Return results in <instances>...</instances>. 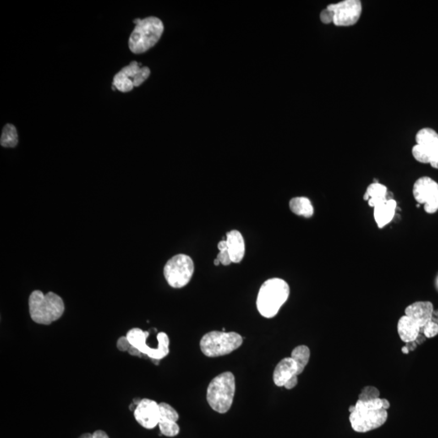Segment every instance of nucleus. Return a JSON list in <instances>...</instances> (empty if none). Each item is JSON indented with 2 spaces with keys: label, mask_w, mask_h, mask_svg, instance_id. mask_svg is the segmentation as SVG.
I'll return each instance as SVG.
<instances>
[{
  "label": "nucleus",
  "mask_w": 438,
  "mask_h": 438,
  "mask_svg": "<svg viewBox=\"0 0 438 438\" xmlns=\"http://www.w3.org/2000/svg\"><path fill=\"white\" fill-rule=\"evenodd\" d=\"M297 384H298V376H295V377H293L292 379H290V380L286 383L284 387L286 388L287 390H292L293 388L296 387Z\"/></svg>",
  "instance_id": "nucleus-28"
},
{
  "label": "nucleus",
  "mask_w": 438,
  "mask_h": 438,
  "mask_svg": "<svg viewBox=\"0 0 438 438\" xmlns=\"http://www.w3.org/2000/svg\"><path fill=\"white\" fill-rule=\"evenodd\" d=\"M295 376L298 375V367L292 357L282 359L275 367L273 379L279 387H284L286 383Z\"/></svg>",
  "instance_id": "nucleus-15"
},
{
  "label": "nucleus",
  "mask_w": 438,
  "mask_h": 438,
  "mask_svg": "<svg viewBox=\"0 0 438 438\" xmlns=\"http://www.w3.org/2000/svg\"><path fill=\"white\" fill-rule=\"evenodd\" d=\"M412 154L413 158L417 161H419L420 163L429 164V157L419 145L416 144L414 146L412 147Z\"/></svg>",
  "instance_id": "nucleus-24"
},
{
  "label": "nucleus",
  "mask_w": 438,
  "mask_h": 438,
  "mask_svg": "<svg viewBox=\"0 0 438 438\" xmlns=\"http://www.w3.org/2000/svg\"><path fill=\"white\" fill-rule=\"evenodd\" d=\"M93 438H110V437L103 430H96L93 434Z\"/></svg>",
  "instance_id": "nucleus-29"
},
{
  "label": "nucleus",
  "mask_w": 438,
  "mask_h": 438,
  "mask_svg": "<svg viewBox=\"0 0 438 438\" xmlns=\"http://www.w3.org/2000/svg\"><path fill=\"white\" fill-rule=\"evenodd\" d=\"M433 303L429 301H417L407 306L404 315L412 318L422 328L430 321L434 313Z\"/></svg>",
  "instance_id": "nucleus-14"
},
{
  "label": "nucleus",
  "mask_w": 438,
  "mask_h": 438,
  "mask_svg": "<svg viewBox=\"0 0 438 438\" xmlns=\"http://www.w3.org/2000/svg\"><path fill=\"white\" fill-rule=\"evenodd\" d=\"M160 417L159 427L161 434L168 438H174L179 434L180 428L177 424L179 416L178 412L171 405L166 402L159 403Z\"/></svg>",
  "instance_id": "nucleus-13"
},
{
  "label": "nucleus",
  "mask_w": 438,
  "mask_h": 438,
  "mask_svg": "<svg viewBox=\"0 0 438 438\" xmlns=\"http://www.w3.org/2000/svg\"><path fill=\"white\" fill-rule=\"evenodd\" d=\"M431 320L438 324V310L434 309V313H433V316H432Z\"/></svg>",
  "instance_id": "nucleus-32"
},
{
  "label": "nucleus",
  "mask_w": 438,
  "mask_h": 438,
  "mask_svg": "<svg viewBox=\"0 0 438 438\" xmlns=\"http://www.w3.org/2000/svg\"><path fill=\"white\" fill-rule=\"evenodd\" d=\"M380 397V391L378 388L372 385H368L363 388L361 392L359 393L358 400L360 401H369V400L377 399Z\"/></svg>",
  "instance_id": "nucleus-23"
},
{
  "label": "nucleus",
  "mask_w": 438,
  "mask_h": 438,
  "mask_svg": "<svg viewBox=\"0 0 438 438\" xmlns=\"http://www.w3.org/2000/svg\"><path fill=\"white\" fill-rule=\"evenodd\" d=\"M310 350L305 345H300L294 348L291 357L298 367V375L303 373L310 359Z\"/></svg>",
  "instance_id": "nucleus-21"
},
{
  "label": "nucleus",
  "mask_w": 438,
  "mask_h": 438,
  "mask_svg": "<svg viewBox=\"0 0 438 438\" xmlns=\"http://www.w3.org/2000/svg\"><path fill=\"white\" fill-rule=\"evenodd\" d=\"M133 415L140 426L146 429H154L159 425V403L149 398L140 399L137 402Z\"/></svg>",
  "instance_id": "nucleus-12"
},
{
  "label": "nucleus",
  "mask_w": 438,
  "mask_h": 438,
  "mask_svg": "<svg viewBox=\"0 0 438 438\" xmlns=\"http://www.w3.org/2000/svg\"><path fill=\"white\" fill-rule=\"evenodd\" d=\"M78 438H93V434H89V433H86V434H83L80 435Z\"/></svg>",
  "instance_id": "nucleus-33"
},
{
  "label": "nucleus",
  "mask_w": 438,
  "mask_h": 438,
  "mask_svg": "<svg viewBox=\"0 0 438 438\" xmlns=\"http://www.w3.org/2000/svg\"><path fill=\"white\" fill-rule=\"evenodd\" d=\"M194 273V263L189 256H174L164 267V277L173 288H182L188 284Z\"/></svg>",
  "instance_id": "nucleus-9"
},
{
  "label": "nucleus",
  "mask_w": 438,
  "mask_h": 438,
  "mask_svg": "<svg viewBox=\"0 0 438 438\" xmlns=\"http://www.w3.org/2000/svg\"><path fill=\"white\" fill-rule=\"evenodd\" d=\"M217 259L223 265H229L232 263L228 250L220 251L218 254Z\"/></svg>",
  "instance_id": "nucleus-27"
},
{
  "label": "nucleus",
  "mask_w": 438,
  "mask_h": 438,
  "mask_svg": "<svg viewBox=\"0 0 438 438\" xmlns=\"http://www.w3.org/2000/svg\"><path fill=\"white\" fill-rule=\"evenodd\" d=\"M218 248H219V251L227 250V243H226V239L220 241L218 243Z\"/></svg>",
  "instance_id": "nucleus-30"
},
{
  "label": "nucleus",
  "mask_w": 438,
  "mask_h": 438,
  "mask_svg": "<svg viewBox=\"0 0 438 438\" xmlns=\"http://www.w3.org/2000/svg\"><path fill=\"white\" fill-rule=\"evenodd\" d=\"M415 200L424 205L429 215L438 211V183L429 176H423L415 182L412 189Z\"/></svg>",
  "instance_id": "nucleus-11"
},
{
  "label": "nucleus",
  "mask_w": 438,
  "mask_h": 438,
  "mask_svg": "<svg viewBox=\"0 0 438 438\" xmlns=\"http://www.w3.org/2000/svg\"><path fill=\"white\" fill-rule=\"evenodd\" d=\"M214 263H215V265H220V264H221V263H220V261H219V260H218L217 258H216V259H215V261H214Z\"/></svg>",
  "instance_id": "nucleus-35"
},
{
  "label": "nucleus",
  "mask_w": 438,
  "mask_h": 438,
  "mask_svg": "<svg viewBox=\"0 0 438 438\" xmlns=\"http://www.w3.org/2000/svg\"><path fill=\"white\" fill-rule=\"evenodd\" d=\"M390 403L385 398L369 401L357 400L349 407V420L352 429L357 433L365 434L382 426L388 419Z\"/></svg>",
  "instance_id": "nucleus-1"
},
{
  "label": "nucleus",
  "mask_w": 438,
  "mask_h": 438,
  "mask_svg": "<svg viewBox=\"0 0 438 438\" xmlns=\"http://www.w3.org/2000/svg\"><path fill=\"white\" fill-rule=\"evenodd\" d=\"M149 335L148 331H144L140 328H133L128 330L126 337L133 347H136L143 356H146L153 361L157 362L158 364V362L168 356L170 339L166 333H159L157 336L159 344L156 348H154L146 344V339Z\"/></svg>",
  "instance_id": "nucleus-8"
},
{
  "label": "nucleus",
  "mask_w": 438,
  "mask_h": 438,
  "mask_svg": "<svg viewBox=\"0 0 438 438\" xmlns=\"http://www.w3.org/2000/svg\"><path fill=\"white\" fill-rule=\"evenodd\" d=\"M131 346L132 345L130 344V342H128V338L126 336H121L119 338L117 342H116V347L120 352H128Z\"/></svg>",
  "instance_id": "nucleus-26"
},
{
  "label": "nucleus",
  "mask_w": 438,
  "mask_h": 438,
  "mask_svg": "<svg viewBox=\"0 0 438 438\" xmlns=\"http://www.w3.org/2000/svg\"><path fill=\"white\" fill-rule=\"evenodd\" d=\"M421 332L426 338L436 337L438 335V324L430 320L421 329Z\"/></svg>",
  "instance_id": "nucleus-25"
},
{
  "label": "nucleus",
  "mask_w": 438,
  "mask_h": 438,
  "mask_svg": "<svg viewBox=\"0 0 438 438\" xmlns=\"http://www.w3.org/2000/svg\"><path fill=\"white\" fill-rule=\"evenodd\" d=\"M388 188L382 183L374 182L368 186L364 195V200L370 207L374 208L380 203L389 199Z\"/></svg>",
  "instance_id": "nucleus-19"
},
{
  "label": "nucleus",
  "mask_w": 438,
  "mask_h": 438,
  "mask_svg": "<svg viewBox=\"0 0 438 438\" xmlns=\"http://www.w3.org/2000/svg\"><path fill=\"white\" fill-rule=\"evenodd\" d=\"M362 13L359 0H343L329 5L320 12V20L324 24H333L338 27L352 26L359 21Z\"/></svg>",
  "instance_id": "nucleus-6"
},
{
  "label": "nucleus",
  "mask_w": 438,
  "mask_h": 438,
  "mask_svg": "<svg viewBox=\"0 0 438 438\" xmlns=\"http://www.w3.org/2000/svg\"><path fill=\"white\" fill-rule=\"evenodd\" d=\"M406 346H407V348L409 350L410 352H412V351H414L417 347V342L416 341L412 342H408V343H406Z\"/></svg>",
  "instance_id": "nucleus-31"
},
{
  "label": "nucleus",
  "mask_w": 438,
  "mask_h": 438,
  "mask_svg": "<svg viewBox=\"0 0 438 438\" xmlns=\"http://www.w3.org/2000/svg\"><path fill=\"white\" fill-rule=\"evenodd\" d=\"M163 31V23L158 17L141 20L136 24L128 40L130 51L134 54L145 53L159 41Z\"/></svg>",
  "instance_id": "nucleus-5"
},
{
  "label": "nucleus",
  "mask_w": 438,
  "mask_h": 438,
  "mask_svg": "<svg viewBox=\"0 0 438 438\" xmlns=\"http://www.w3.org/2000/svg\"><path fill=\"white\" fill-rule=\"evenodd\" d=\"M141 64L133 61L130 64L122 68L114 77L113 86L123 93L133 90L134 87L140 86L150 75L148 67H140Z\"/></svg>",
  "instance_id": "nucleus-10"
},
{
  "label": "nucleus",
  "mask_w": 438,
  "mask_h": 438,
  "mask_svg": "<svg viewBox=\"0 0 438 438\" xmlns=\"http://www.w3.org/2000/svg\"><path fill=\"white\" fill-rule=\"evenodd\" d=\"M289 296V285L285 280L279 278L268 279L261 285L258 292L257 298L258 312L264 318H274L287 302Z\"/></svg>",
  "instance_id": "nucleus-3"
},
{
  "label": "nucleus",
  "mask_w": 438,
  "mask_h": 438,
  "mask_svg": "<svg viewBox=\"0 0 438 438\" xmlns=\"http://www.w3.org/2000/svg\"><path fill=\"white\" fill-rule=\"evenodd\" d=\"M243 343V338L236 332L211 331L203 336L200 347L208 357L226 356L238 349Z\"/></svg>",
  "instance_id": "nucleus-7"
},
{
  "label": "nucleus",
  "mask_w": 438,
  "mask_h": 438,
  "mask_svg": "<svg viewBox=\"0 0 438 438\" xmlns=\"http://www.w3.org/2000/svg\"><path fill=\"white\" fill-rule=\"evenodd\" d=\"M401 351H402V353L405 355L409 354L410 353V351L409 350H408V348H407L406 345H405L404 347H402V349H401Z\"/></svg>",
  "instance_id": "nucleus-34"
},
{
  "label": "nucleus",
  "mask_w": 438,
  "mask_h": 438,
  "mask_svg": "<svg viewBox=\"0 0 438 438\" xmlns=\"http://www.w3.org/2000/svg\"><path fill=\"white\" fill-rule=\"evenodd\" d=\"M398 334L405 343L414 342L421 333V327L413 319L403 315L398 321Z\"/></svg>",
  "instance_id": "nucleus-18"
},
{
  "label": "nucleus",
  "mask_w": 438,
  "mask_h": 438,
  "mask_svg": "<svg viewBox=\"0 0 438 438\" xmlns=\"http://www.w3.org/2000/svg\"><path fill=\"white\" fill-rule=\"evenodd\" d=\"M236 392V379L231 372L221 373L210 381L206 398L210 407L220 414L228 412Z\"/></svg>",
  "instance_id": "nucleus-4"
},
{
  "label": "nucleus",
  "mask_w": 438,
  "mask_h": 438,
  "mask_svg": "<svg viewBox=\"0 0 438 438\" xmlns=\"http://www.w3.org/2000/svg\"><path fill=\"white\" fill-rule=\"evenodd\" d=\"M0 144L6 148H14L18 144V134L17 128L12 123H7L3 127Z\"/></svg>",
  "instance_id": "nucleus-22"
},
{
  "label": "nucleus",
  "mask_w": 438,
  "mask_h": 438,
  "mask_svg": "<svg viewBox=\"0 0 438 438\" xmlns=\"http://www.w3.org/2000/svg\"><path fill=\"white\" fill-rule=\"evenodd\" d=\"M289 207L293 214L306 219L313 217L314 214L313 204L308 198L304 197H297L291 199Z\"/></svg>",
  "instance_id": "nucleus-20"
},
{
  "label": "nucleus",
  "mask_w": 438,
  "mask_h": 438,
  "mask_svg": "<svg viewBox=\"0 0 438 438\" xmlns=\"http://www.w3.org/2000/svg\"><path fill=\"white\" fill-rule=\"evenodd\" d=\"M29 309L34 322L49 325L63 316L65 305L63 299L57 294L51 292L44 294L36 290L29 296Z\"/></svg>",
  "instance_id": "nucleus-2"
},
{
  "label": "nucleus",
  "mask_w": 438,
  "mask_h": 438,
  "mask_svg": "<svg viewBox=\"0 0 438 438\" xmlns=\"http://www.w3.org/2000/svg\"><path fill=\"white\" fill-rule=\"evenodd\" d=\"M397 209L396 200L389 198L373 208V216L379 228H384L395 218Z\"/></svg>",
  "instance_id": "nucleus-17"
},
{
  "label": "nucleus",
  "mask_w": 438,
  "mask_h": 438,
  "mask_svg": "<svg viewBox=\"0 0 438 438\" xmlns=\"http://www.w3.org/2000/svg\"><path fill=\"white\" fill-rule=\"evenodd\" d=\"M227 250L233 263H239L245 254V243L242 234L233 230L226 233Z\"/></svg>",
  "instance_id": "nucleus-16"
}]
</instances>
